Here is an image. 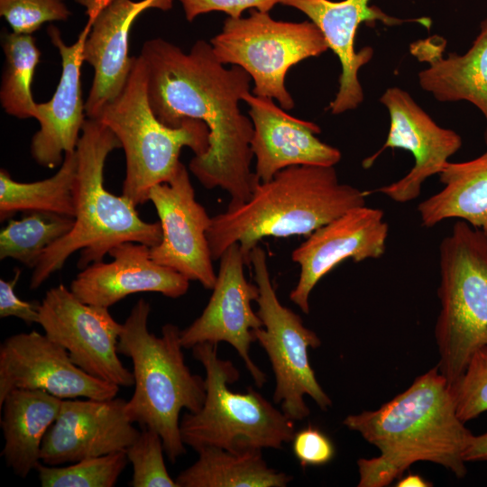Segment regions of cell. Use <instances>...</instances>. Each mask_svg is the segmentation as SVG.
Segmentation results:
<instances>
[{
	"label": "cell",
	"instance_id": "7",
	"mask_svg": "<svg viewBox=\"0 0 487 487\" xmlns=\"http://www.w3.org/2000/svg\"><path fill=\"white\" fill-rule=\"evenodd\" d=\"M97 120L115 134L124 149L126 170L122 194L135 206L148 201L153 186L171 179L183 147L200 156L209 146V130L204 122L188 118L180 126L170 127L157 118L148 99L145 65L140 55L134 57L124 87Z\"/></svg>",
	"mask_w": 487,
	"mask_h": 487
},
{
	"label": "cell",
	"instance_id": "30",
	"mask_svg": "<svg viewBox=\"0 0 487 487\" xmlns=\"http://www.w3.org/2000/svg\"><path fill=\"white\" fill-rule=\"evenodd\" d=\"M128 463L126 452L118 451L63 467L40 463L36 471L42 487H113Z\"/></svg>",
	"mask_w": 487,
	"mask_h": 487
},
{
	"label": "cell",
	"instance_id": "35",
	"mask_svg": "<svg viewBox=\"0 0 487 487\" xmlns=\"http://www.w3.org/2000/svg\"><path fill=\"white\" fill-rule=\"evenodd\" d=\"M186 19L192 22L197 16L210 12H224L229 17L239 18L244 11L255 9L269 13L282 0H179Z\"/></svg>",
	"mask_w": 487,
	"mask_h": 487
},
{
	"label": "cell",
	"instance_id": "1",
	"mask_svg": "<svg viewBox=\"0 0 487 487\" xmlns=\"http://www.w3.org/2000/svg\"><path fill=\"white\" fill-rule=\"evenodd\" d=\"M140 56L157 118L170 127L198 119L209 130L208 149L192 158L190 171L206 188L228 192L229 205L248 200L261 181L251 170L253 123L239 107L250 92L249 74L234 65L226 69L204 40H198L188 52L164 39L148 40Z\"/></svg>",
	"mask_w": 487,
	"mask_h": 487
},
{
	"label": "cell",
	"instance_id": "34",
	"mask_svg": "<svg viewBox=\"0 0 487 487\" xmlns=\"http://www.w3.org/2000/svg\"><path fill=\"white\" fill-rule=\"evenodd\" d=\"M291 441L293 454L303 468L324 465L329 463L335 454L331 439L313 426L295 432Z\"/></svg>",
	"mask_w": 487,
	"mask_h": 487
},
{
	"label": "cell",
	"instance_id": "22",
	"mask_svg": "<svg viewBox=\"0 0 487 487\" xmlns=\"http://www.w3.org/2000/svg\"><path fill=\"white\" fill-rule=\"evenodd\" d=\"M90 29L84 27L78 41L67 45L60 30L47 29L51 43L61 57L62 71L52 97L37 103L34 118L40 124L31 142V154L41 166L54 169L67 152L76 151L85 122V104L81 97L80 68L82 51Z\"/></svg>",
	"mask_w": 487,
	"mask_h": 487
},
{
	"label": "cell",
	"instance_id": "37",
	"mask_svg": "<svg viewBox=\"0 0 487 487\" xmlns=\"http://www.w3.org/2000/svg\"><path fill=\"white\" fill-rule=\"evenodd\" d=\"M464 459L466 463L487 461V433L473 436L464 454Z\"/></svg>",
	"mask_w": 487,
	"mask_h": 487
},
{
	"label": "cell",
	"instance_id": "15",
	"mask_svg": "<svg viewBox=\"0 0 487 487\" xmlns=\"http://www.w3.org/2000/svg\"><path fill=\"white\" fill-rule=\"evenodd\" d=\"M17 389L41 390L61 400H109L120 387L89 375L63 346L32 330L13 335L0 345V404Z\"/></svg>",
	"mask_w": 487,
	"mask_h": 487
},
{
	"label": "cell",
	"instance_id": "11",
	"mask_svg": "<svg viewBox=\"0 0 487 487\" xmlns=\"http://www.w3.org/2000/svg\"><path fill=\"white\" fill-rule=\"evenodd\" d=\"M38 324L89 375L119 387L133 385V372L118 357L122 324L108 308L84 303L60 284L50 289L41 301Z\"/></svg>",
	"mask_w": 487,
	"mask_h": 487
},
{
	"label": "cell",
	"instance_id": "27",
	"mask_svg": "<svg viewBox=\"0 0 487 487\" xmlns=\"http://www.w3.org/2000/svg\"><path fill=\"white\" fill-rule=\"evenodd\" d=\"M77 152H67L60 170L51 177L34 182L15 181L0 171V219L16 212H46L75 217Z\"/></svg>",
	"mask_w": 487,
	"mask_h": 487
},
{
	"label": "cell",
	"instance_id": "19",
	"mask_svg": "<svg viewBox=\"0 0 487 487\" xmlns=\"http://www.w3.org/2000/svg\"><path fill=\"white\" fill-rule=\"evenodd\" d=\"M243 101L253 126L251 149L261 181L290 166H335L340 161L341 152L317 137L321 133L317 124L289 115L271 98L247 92Z\"/></svg>",
	"mask_w": 487,
	"mask_h": 487
},
{
	"label": "cell",
	"instance_id": "24",
	"mask_svg": "<svg viewBox=\"0 0 487 487\" xmlns=\"http://www.w3.org/2000/svg\"><path fill=\"white\" fill-rule=\"evenodd\" d=\"M62 400L41 390L17 389L0 404L5 464L26 478L41 461L43 438L57 418Z\"/></svg>",
	"mask_w": 487,
	"mask_h": 487
},
{
	"label": "cell",
	"instance_id": "38",
	"mask_svg": "<svg viewBox=\"0 0 487 487\" xmlns=\"http://www.w3.org/2000/svg\"><path fill=\"white\" fill-rule=\"evenodd\" d=\"M86 8L87 22L86 27L91 28L92 23L97 14L107 5L112 0H75Z\"/></svg>",
	"mask_w": 487,
	"mask_h": 487
},
{
	"label": "cell",
	"instance_id": "13",
	"mask_svg": "<svg viewBox=\"0 0 487 487\" xmlns=\"http://www.w3.org/2000/svg\"><path fill=\"white\" fill-rule=\"evenodd\" d=\"M390 115V129L384 144L363 161L370 168L388 148L409 151L414 165L401 179L376 189L392 201L408 203L419 197L423 183L438 175L462 146L461 136L438 125L405 90L392 87L380 97Z\"/></svg>",
	"mask_w": 487,
	"mask_h": 487
},
{
	"label": "cell",
	"instance_id": "14",
	"mask_svg": "<svg viewBox=\"0 0 487 487\" xmlns=\"http://www.w3.org/2000/svg\"><path fill=\"white\" fill-rule=\"evenodd\" d=\"M213 293L202 314L180 331L183 348L198 344L231 345L244 362L257 387L266 382V374L250 356L251 344L255 341L253 330L262 326L252 302L259 297L256 283L247 280L245 265L239 244L230 245L220 257Z\"/></svg>",
	"mask_w": 487,
	"mask_h": 487
},
{
	"label": "cell",
	"instance_id": "8",
	"mask_svg": "<svg viewBox=\"0 0 487 487\" xmlns=\"http://www.w3.org/2000/svg\"><path fill=\"white\" fill-rule=\"evenodd\" d=\"M192 349L202 363L206 377V399L195 413L187 412L180 421L186 446L198 450L214 446L230 452L247 449H280L292 440L294 421L276 409L252 387L245 393L232 391L228 385L240 373L233 363L217 354V345L201 343Z\"/></svg>",
	"mask_w": 487,
	"mask_h": 487
},
{
	"label": "cell",
	"instance_id": "23",
	"mask_svg": "<svg viewBox=\"0 0 487 487\" xmlns=\"http://www.w3.org/2000/svg\"><path fill=\"white\" fill-rule=\"evenodd\" d=\"M446 43L433 35L410 44V53L428 65L418 74L420 87L440 102H470L487 123V19L465 53L451 52L445 58ZM484 140L487 145V126Z\"/></svg>",
	"mask_w": 487,
	"mask_h": 487
},
{
	"label": "cell",
	"instance_id": "25",
	"mask_svg": "<svg viewBox=\"0 0 487 487\" xmlns=\"http://www.w3.org/2000/svg\"><path fill=\"white\" fill-rule=\"evenodd\" d=\"M438 177L443 188L418 206L421 225L433 227L456 218L487 232V152L467 161H448Z\"/></svg>",
	"mask_w": 487,
	"mask_h": 487
},
{
	"label": "cell",
	"instance_id": "21",
	"mask_svg": "<svg viewBox=\"0 0 487 487\" xmlns=\"http://www.w3.org/2000/svg\"><path fill=\"white\" fill-rule=\"evenodd\" d=\"M108 254L112 262H94L72 280L69 289L82 302L109 308L134 293L158 292L177 299L188 289L189 280L155 262L145 244L124 242Z\"/></svg>",
	"mask_w": 487,
	"mask_h": 487
},
{
	"label": "cell",
	"instance_id": "2",
	"mask_svg": "<svg viewBox=\"0 0 487 487\" xmlns=\"http://www.w3.org/2000/svg\"><path fill=\"white\" fill-rule=\"evenodd\" d=\"M343 423L380 451L357 461L359 487L387 486L420 461L440 464L457 478L466 474L464 454L473 435L458 418L452 389L437 366L380 409L349 415Z\"/></svg>",
	"mask_w": 487,
	"mask_h": 487
},
{
	"label": "cell",
	"instance_id": "31",
	"mask_svg": "<svg viewBox=\"0 0 487 487\" xmlns=\"http://www.w3.org/2000/svg\"><path fill=\"white\" fill-rule=\"evenodd\" d=\"M163 451L161 436L152 429L142 428L138 437L125 450L133 466L130 486L179 487L167 471Z\"/></svg>",
	"mask_w": 487,
	"mask_h": 487
},
{
	"label": "cell",
	"instance_id": "12",
	"mask_svg": "<svg viewBox=\"0 0 487 487\" xmlns=\"http://www.w3.org/2000/svg\"><path fill=\"white\" fill-rule=\"evenodd\" d=\"M148 200L155 207L162 233L161 243L150 247L152 260L212 289L216 273L207 237L211 217L196 200L182 162L170 181L150 189Z\"/></svg>",
	"mask_w": 487,
	"mask_h": 487
},
{
	"label": "cell",
	"instance_id": "33",
	"mask_svg": "<svg viewBox=\"0 0 487 487\" xmlns=\"http://www.w3.org/2000/svg\"><path fill=\"white\" fill-rule=\"evenodd\" d=\"M0 15L13 32L32 34L45 23L68 20L70 11L63 0H0Z\"/></svg>",
	"mask_w": 487,
	"mask_h": 487
},
{
	"label": "cell",
	"instance_id": "16",
	"mask_svg": "<svg viewBox=\"0 0 487 487\" xmlns=\"http://www.w3.org/2000/svg\"><path fill=\"white\" fill-rule=\"evenodd\" d=\"M388 234L384 212L365 205L315 230L292 252L291 259L299 265L300 271L289 293L290 300L308 314L309 296L318 281L347 259L359 262L381 257Z\"/></svg>",
	"mask_w": 487,
	"mask_h": 487
},
{
	"label": "cell",
	"instance_id": "26",
	"mask_svg": "<svg viewBox=\"0 0 487 487\" xmlns=\"http://www.w3.org/2000/svg\"><path fill=\"white\" fill-rule=\"evenodd\" d=\"M196 451L198 460L176 478L179 487H285L293 479L269 467L260 449L203 446Z\"/></svg>",
	"mask_w": 487,
	"mask_h": 487
},
{
	"label": "cell",
	"instance_id": "6",
	"mask_svg": "<svg viewBox=\"0 0 487 487\" xmlns=\"http://www.w3.org/2000/svg\"><path fill=\"white\" fill-rule=\"evenodd\" d=\"M438 370L451 389L487 346V232L457 220L439 245Z\"/></svg>",
	"mask_w": 487,
	"mask_h": 487
},
{
	"label": "cell",
	"instance_id": "32",
	"mask_svg": "<svg viewBox=\"0 0 487 487\" xmlns=\"http://www.w3.org/2000/svg\"><path fill=\"white\" fill-rule=\"evenodd\" d=\"M452 391L456 414L464 423L487 411V346L474 352Z\"/></svg>",
	"mask_w": 487,
	"mask_h": 487
},
{
	"label": "cell",
	"instance_id": "36",
	"mask_svg": "<svg viewBox=\"0 0 487 487\" xmlns=\"http://www.w3.org/2000/svg\"><path fill=\"white\" fill-rule=\"evenodd\" d=\"M21 275V270L16 269L14 276L9 280H0V317H14L28 326L39 322V308L41 302L25 301L21 299L14 291V287Z\"/></svg>",
	"mask_w": 487,
	"mask_h": 487
},
{
	"label": "cell",
	"instance_id": "4",
	"mask_svg": "<svg viewBox=\"0 0 487 487\" xmlns=\"http://www.w3.org/2000/svg\"><path fill=\"white\" fill-rule=\"evenodd\" d=\"M118 148H122L118 138L106 124L97 119L85 120L76 148L74 225L41 255L31 277V289H38L78 251V266L84 269L102 261L122 243L135 242L149 247L161 243L160 222L142 220L129 198L123 194L115 196L104 186L106 160Z\"/></svg>",
	"mask_w": 487,
	"mask_h": 487
},
{
	"label": "cell",
	"instance_id": "10",
	"mask_svg": "<svg viewBox=\"0 0 487 487\" xmlns=\"http://www.w3.org/2000/svg\"><path fill=\"white\" fill-rule=\"evenodd\" d=\"M250 261L259 288L257 314L262 322V327L253 330V335L266 352L275 375L273 401L280 404L281 411L291 420H303L310 414L305 395L323 410L332 405L308 358V349L317 348L321 341L304 326L298 314L278 299L265 251L257 245L251 253Z\"/></svg>",
	"mask_w": 487,
	"mask_h": 487
},
{
	"label": "cell",
	"instance_id": "20",
	"mask_svg": "<svg viewBox=\"0 0 487 487\" xmlns=\"http://www.w3.org/2000/svg\"><path fill=\"white\" fill-rule=\"evenodd\" d=\"M172 0H112L95 17L85 41L84 61L94 69L85 113L97 119L104 108L123 90L134 57L129 56V34L135 19L150 8L168 11Z\"/></svg>",
	"mask_w": 487,
	"mask_h": 487
},
{
	"label": "cell",
	"instance_id": "5",
	"mask_svg": "<svg viewBox=\"0 0 487 487\" xmlns=\"http://www.w3.org/2000/svg\"><path fill=\"white\" fill-rule=\"evenodd\" d=\"M151 306L140 299L122 324L118 354L133 363L134 391L125 403L129 420L157 432L171 463L186 454L180 434V411L198 412L206 399L205 379L185 363L180 329L170 323L160 336L148 329Z\"/></svg>",
	"mask_w": 487,
	"mask_h": 487
},
{
	"label": "cell",
	"instance_id": "39",
	"mask_svg": "<svg viewBox=\"0 0 487 487\" xmlns=\"http://www.w3.org/2000/svg\"><path fill=\"white\" fill-rule=\"evenodd\" d=\"M432 483L418 474L410 473L397 482V487H429Z\"/></svg>",
	"mask_w": 487,
	"mask_h": 487
},
{
	"label": "cell",
	"instance_id": "17",
	"mask_svg": "<svg viewBox=\"0 0 487 487\" xmlns=\"http://www.w3.org/2000/svg\"><path fill=\"white\" fill-rule=\"evenodd\" d=\"M126 400H62L41 445L42 464L57 466L125 451L140 432L125 413Z\"/></svg>",
	"mask_w": 487,
	"mask_h": 487
},
{
	"label": "cell",
	"instance_id": "18",
	"mask_svg": "<svg viewBox=\"0 0 487 487\" xmlns=\"http://www.w3.org/2000/svg\"><path fill=\"white\" fill-rule=\"evenodd\" d=\"M370 0H282L280 4L298 9L305 14L323 33L328 48L341 63L339 87L328 109L333 115H340L355 109L363 100V91L358 78L360 69L373 55L371 47L359 51L354 50V40L361 23L372 24L381 21L386 25H397L404 22H418L429 29L427 18L402 20L385 14L381 9L369 6Z\"/></svg>",
	"mask_w": 487,
	"mask_h": 487
},
{
	"label": "cell",
	"instance_id": "3",
	"mask_svg": "<svg viewBox=\"0 0 487 487\" xmlns=\"http://www.w3.org/2000/svg\"><path fill=\"white\" fill-rule=\"evenodd\" d=\"M367 193L340 182L335 166L297 165L260 181L248 200L213 217L207 237L214 261L239 244L245 265L265 237L309 235L346 211L365 205Z\"/></svg>",
	"mask_w": 487,
	"mask_h": 487
},
{
	"label": "cell",
	"instance_id": "9",
	"mask_svg": "<svg viewBox=\"0 0 487 487\" xmlns=\"http://www.w3.org/2000/svg\"><path fill=\"white\" fill-rule=\"evenodd\" d=\"M209 42L222 64L241 67L249 74L253 95L275 99L284 110L295 106L285 86L289 69L329 49L313 22L277 21L255 9L247 17H228Z\"/></svg>",
	"mask_w": 487,
	"mask_h": 487
},
{
	"label": "cell",
	"instance_id": "29",
	"mask_svg": "<svg viewBox=\"0 0 487 487\" xmlns=\"http://www.w3.org/2000/svg\"><path fill=\"white\" fill-rule=\"evenodd\" d=\"M73 225V217L46 212H28L10 220L0 233V259H14L34 269L44 252Z\"/></svg>",
	"mask_w": 487,
	"mask_h": 487
},
{
	"label": "cell",
	"instance_id": "28",
	"mask_svg": "<svg viewBox=\"0 0 487 487\" xmlns=\"http://www.w3.org/2000/svg\"><path fill=\"white\" fill-rule=\"evenodd\" d=\"M5 56L0 101L5 113L18 119L34 118L37 103L32 84L41 51L32 34L5 32L2 39Z\"/></svg>",
	"mask_w": 487,
	"mask_h": 487
}]
</instances>
